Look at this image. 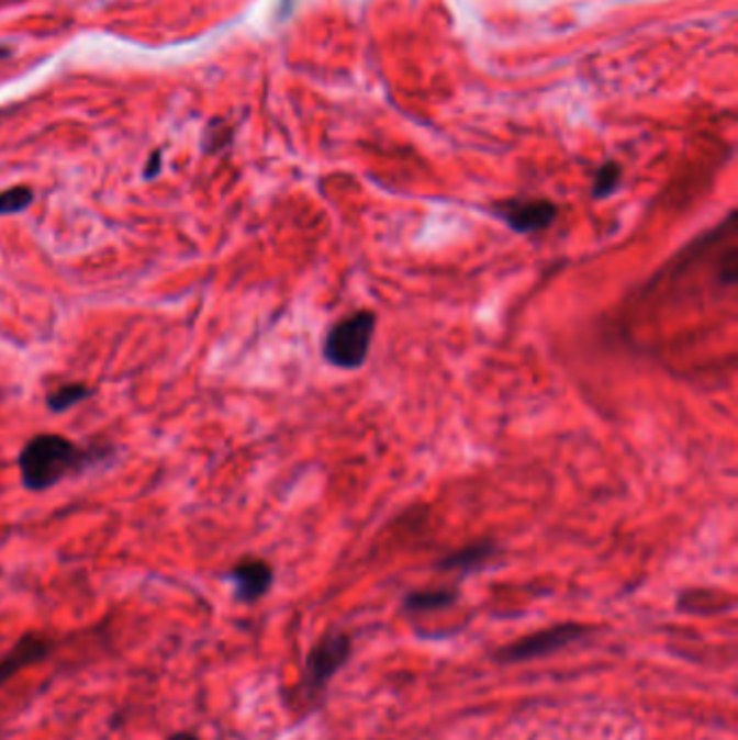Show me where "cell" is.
<instances>
[{
    "label": "cell",
    "mask_w": 738,
    "mask_h": 740,
    "mask_svg": "<svg viewBox=\"0 0 738 740\" xmlns=\"http://www.w3.org/2000/svg\"><path fill=\"white\" fill-rule=\"evenodd\" d=\"M96 459H100L96 452L59 434H40L20 450L18 468L29 492H46L64 479L85 472Z\"/></svg>",
    "instance_id": "obj_1"
},
{
    "label": "cell",
    "mask_w": 738,
    "mask_h": 740,
    "mask_svg": "<svg viewBox=\"0 0 738 740\" xmlns=\"http://www.w3.org/2000/svg\"><path fill=\"white\" fill-rule=\"evenodd\" d=\"M377 316L370 310H358L336 321L323 343V358L334 369H362L369 360Z\"/></svg>",
    "instance_id": "obj_2"
},
{
    "label": "cell",
    "mask_w": 738,
    "mask_h": 740,
    "mask_svg": "<svg viewBox=\"0 0 738 740\" xmlns=\"http://www.w3.org/2000/svg\"><path fill=\"white\" fill-rule=\"evenodd\" d=\"M351 639L345 632H327L308 654L301 693L305 697H316L329 680L349 661Z\"/></svg>",
    "instance_id": "obj_3"
},
{
    "label": "cell",
    "mask_w": 738,
    "mask_h": 740,
    "mask_svg": "<svg viewBox=\"0 0 738 740\" xmlns=\"http://www.w3.org/2000/svg\"><path fill=\"white\" fill-rule=\"evenodd\" d=\"M585 632L588 630L581 624H559V626L533 632V635L519 639L516 643L505 646L503 650H499L496 659L501 663H524V661L541 659L546 654H552V652L574 643Z\"/></svg>",
    "instance_id": "obj_4"
},
{
    "label": "cell",
    "mask_w": 738,
    "mask_h": 740,
    "mask_svg": "<svg viewBox=\"0 0 738 740\" xmlns=\"http://www.w3.org/2000/svg\"><path fill=\"white\" fill-rule=\"evenodd\" d=\"M494 217H499L516 234H537L548 229L559 217V206L550 200L526 198V200H503L494 204Z\"/></svg>",
    "instance_id": "obj_5"
},
{
    "label": "cell",
    "mask_w": 738,
    "mask_h": 740,
    "mask_svg": "<svg viewBox=\"0 0 738 740\" xmlns=\"http://www.w3.org/2000/svg\"><path fill=\"white\" fill-rule=\"evenodd\" d=\"M227 581L234 585V597L238 602L254 604L271 590L273 568L262 559H243L230 570Z\"/></svg>",
    "instance_id": "obj_6"
},
{
    "label": "cell",
    "mask_w": 738,
    "mask_h": 740,
    "mask_svg": "<svg viewBox=\"0 0 738 740\" xmlns=\"http://www.w3.org/2000/svg\"><path fill=\"white\" fill-rule=\"evenodd\" d=\"M51 650L53 641H48L37 632H29L22 639H18L15 646L0 659V686L7 684L22 669L46 661Z\"/></svg>",
    "instance_id": "obj_7"
},
{
    "label": "cell",
    "mask_w": 738,
    "mask_h": 740,
    "mask_svg": "<svg viewBox=\"0 0 738 740\" xmlns=\"http://www.w3.org/2000/svg\"><path fill=\"white\" fill-rule=\"evenodd\" d=\"M499 552L494 541H477L472 546L459 548L455 552H450L448 557L440 559L438 568L446 570V572H472L479 570L481 565H485L494 554Z\"/></svg>",
    "instance_id": "obj_8"
},
{
    "label": "cell",
    "mask_w": 738,
    "mask_h": 740,
    "mask_svg": "<svg viewBox=\"0 0 738 740\" xmlns=\"http://www.w3.org/2000/svg\"><path fill=\"white\" fill-rule=\"evenodd\" d=\"M459 593L455 590H421V592H412L405 595L403 606L412 613H434V610H443L448 608L457 602Z\"/></svg>",
    "instance_id": "obj_9"
},
{
    "label": "cell",
    "mask_w": 738,
    "mask_h": 740,
    "mask_svg": "<svg viewBox=\"0 0 738 740\" xmlns=\"http://www.w3.org/2000/svg\"><path fill=\"white\" fill-rule=\"evenodd\" d=\"M93 394V390L87 383H66L62 388H57L55 392L48 394L46 405L53 414H64L68 410L76 407L78 403L87 401Z\"/></svg>",
    "instance_id": "obj_10"
},
{
    "label": "cell",
    "mask_w": 738,
    "mask_h": 740,
    "mask_svg": "<svg viewBox=\"0 0 738 740\" xmlns=\"http://www.w3.org/2000/svg\"><path fill=\"white\" fill-rule=\"evenodd\" d=\"M622 165L615 162V160H608L604 162L595 176H593V184H591V195L595 200H606L611 198L617 189H619V182H622Z\"/></svg>",
    "instance_id": "obj_11"
},
{
    "label": "cell",
    "mask_w": 738,
    "mask_h": 740,
    "mask_svg": "<svg viewBox=\"0 0 738 740\" xmlns=\"http://www.w3.org/2000/svg\"><path fill=\"white\" fill-rule=\"evenodd\" d=\"M33 202H35V193H33L31 187H24V184L9 187V189L0 191V217L20 215L26 209H31Z\"/></svg>",
    "instance_id": "obj_12"
},
{
    "label": "cell",
    "mask_w": 738,
    "mask_h": 740,
    "mask_svg": "<svg viewBox=\"0 0 738 740\" xmlns=\"http://www.w3.org/2000/svg\"><path fill=\"white\" fill-rule=\"evenodd\" d=\"M160 167H163V152L160 149H154L149 154L148 162H146V169H144V178L146 180H152L160 173Z\"/></svg>",
    "instance_id": "obj_13"
},
{
    "label": "cell",
    "mask_w": 738,
    "mask_h": 740,
    "mask_svg": "<svg viewBox=\"0 0 738 740\" xmlns=\"http://www.w3.org/2000/svg\"><path fill=\"white\" fill-rule=\"evenodd\" d=\"M167 740H200L193 732H178V735H174V737H169Z\"/></svg>",
    "instance_id": "obj_14"
},
{
    "label": "cell",
    "mask_w": 738,
    "mask_h": 740,
    "mask_svg": "<svg viewBox=\"0 0 738 740\" xmlns=\"http://www.w3.org/2000/svg\"><path fill=\"white\" fill-rule=\"evenodd\" d=\"M9 57H11V48L0 46V61H2V59H9Z\"/></svg>",
    "instance_id": "obj_15"
}]
</instances>
